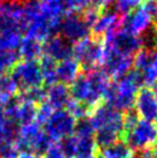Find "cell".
Wrapping results in <instances>:
<instances>
[{"label":"cell","mask_w":157,"mask_h":158,"mask_svg":"<svg viewBox=\"0 0 157 158\" xmlns=\"http://www.w3.org/2000/svg\"><path fill=\"white\" fill-rule=\"evenodd\" d=\"M81 67L73 57L57 62V80L59 83L72 84L80 75Z\"/></svg>","instance_id":"18"},{"label":"cell","mask_w":157,"mask_h":158,"mask_svg":"<svg viewBox=\"0 0 157 158\" xmlns=\"http://www.w3.org/2000/svg\"><path fill=\"white\" fill-rule=\"evenodd\" d=\"M18 98L22 102H28L34 105H40L42 103L46 102V89L44 87H37L29 90H24Z\"/></svg>","instance_id":"25"},{"label":"cell","mask_w":157,"mask_h":158,"mask_svg":"<svg viewBox=\"0 0 157 158\" xmlns=\"http://www.w3.org/2000/svg\"><path fill=\"white\" fill-rule=\"evenodd\" d=\"M150 150H151V157L157 158V144L155 145V147H153Z\"/></svg>","instance_id":"33"},{"label":"cell","mask_w":157,"mask_h":158,"mask_svg":"<svg viewBox=\"0 0 157 158\" xmlns=\"http://www.w3.org/2000/svg\"><path fill=\"white\" fill-rule=\"evenodd\" d=\"M95 158H100V152H98V154H97V156Z\"/></svg>","instance_id":"34"},{"label":"cell","mask_w":157,"mask_h":158,"mask_svg":"<svg viewBox=\"0 0 157 158\" xmlns=\"http://www.w3.org/2000/svg\"><path fill=\"white\" fill-rule=\"evenodd\" d=\"M18 53L23 60H37V58L42 56V45L39 42L31 40L29 37L22 38L18 48Z\"/></svg>","instance_id":"19"},{"label":"cell","mask_w":157,"mask_h":158,"mask_svg":"<svg viewBox=\"0 0 157 158\" xmlns=\"http://www.w3.org/2000/svg\"><path fill=\"white\" fill-rule=\"evenodd\" d=\"M39 67H40L42 77H43V84H46L48 87H50L54 83H58L57 61H54L53 59L46 56H43L39 61Z\"/></svg>","instance_id":"21"},{"label":"cell","mask_w":157,"mask_h":158,"mask_svg":"<svg viewBox=\"0 0 157 158\" xmlns=\"http://www.w3.org/2000/svg\"><path fill=\"white\" fill-rule=\"evenodd\" d=\"M89 120L96 132H106L118 135L122 140L124 135V113L109 106L100 104L92 109L89 114Z\"/></svg>","instance_id":"6"},{"label":"cell","mask_w":157,"mask_h":158,"mask_svg":"<svg viewBox=\"0 0 157 158\" xmlns=\"http://www.w3.org/2000/svg\"><path fill=\"white\" fill-rule=\"evenodd\" d=\"M36 112H37V106L36 105L19 99V105L16 112H15V123L18 125H21V126L35 123Z\"/></svg>","instance_id":"20"},{"label":"cell","mask_w":157,"mask_h":158,"mask_svg":"<svg viewBox=\"0 0 157 158\" xmlns=\"http://www.w3.org/2000/svg\"><path fill=\"white\" fill-rule=\"evenodd\" d=\"M72 97L70 88L62 83H54L46 90V103L53 110H65Z\"/></svg>","instance_id":"17"},{"label":"cell","mask_w":157,"mask_h":158,"mask_svg":"<svg viewBox=\"0 0 157 158\" xmlns=\"http://www.w3.org/2000/svg\"><path fill=\"white\" fill-rule=\"evenodd\" d=\"M100 158H135L134 151L131 150L124 142H118L100 152Z\"/></svg>","instance_id":"23"},{"label":"cell","mask_w":157,"mask_h":158,"mask_svg":"<svg viewBox=\"0 0 157 158\" xmlns=\"http://www.w3.org/2000/svg\"><path fill=\"white\" fill-rule=\"evenodd\" d=\"M133 66L139 72L142 84L148 88L157 85V51L149 48H141L136 53Z\"/></svg>","instance_id":"11"},{"label":"cell","mask_w":157,"mask_h":158,"mask_svg":"<svg viewBox=\"0 0 157 158\" xmlns=\"http://www.w3.org/2000/svg\"><path fill=\"white\" fill-rule=\"evenodd\" d=\"M18 30H8L0 32V51H16L22 37Z\"/></svg>","instance_id":"24"},{"label":"cell","mask_w":157,"mask_h":158,"mask_svg":"<svg viewBox=\"0 0 157 158\" xmlns=\"http://www.w3.org/2000/svg\"><path fill=\"white\" fill-rule=\"evenodd\" d=\"M75 123L76 120L66 110H56L44 125V132L54 143L73 135Z\"/></svg>","instance_id":"9"},{"label":"cell","mask_w":157,"mask_h":158,"mask_svg":"<svg viewBox=\"0 0 157 158\" xmlns=\"http://www.w3.org/2000/svg\"><path fill=\"white\" fill-rule=\"evenodd\" d=\"M124 143L133 151L151 149L157 144V126L153 121L139 119L131 128L124 132Z\"/></svg>","instance_id":"5"},{"label":"cell","mask_w":157,"mask_h":158,"mask_svg":"<svg viewBox=\"0 0 157 158\" xmlns=\"http://www.w3.org/2000/svg\"><path fill=\"white\" fill-rule=\"evenodd\" d=\"M42 52L44 56L59 62L72 57V45L61 36L54 35L44 42L42 45Z\"/></svg>","instance_id":"16"},{"label":"cell","mask_w":157,"mask_h":158,"mask_svg":"<svg viewBox=\"0 0 157 158\" xmlns=\"http://www.w3.org/2000/svg\"><path fill=\"white\" fill-rule=\"evenodd\" d=\"M14 144L19 152L31 151L38 156H42L54 143L40 128V125L35 121L19 128L18 135L14 140Z\"/></svg>","instance_id":"3"},{"label":"cell","mask_w":157,"mask_h":158,"mask_svg":"<svg viewBox=\"0 0 157 158\" xmlns=\"http://www.w3.org/2000/svg\"><path fill=\"white\" fill-rule=\"evenodd\" d=\"M73 134L78 137H81V139H94L95 137V129L92 127L88 117L76 120Z\"/></svg>","instance_id":"27"},{"label":"cell","mask_w":157,"mask_h":158,"mask_svg":"<svg viewBox=\"0 0 157 158\" xmlns=\"http://www.w3.org/2000/svg\"><path fill=\"white\" fill-rule=\"evenodd\" d=\"M134 58L125 53L117 51L116 48L104 45V54L102 59L100 69L109 76L110 79H119L132 70Z\"/></svg>","instance_id":"8"},{"label":"cell","mask_w":157,"mask_h":158,"mask_svg":"<svg viewBox=\"0 0 157 158\" xmlns=\"http://www.w3.org/2000/svg\"><path fill=\"white\" fill-rule=\"evenodd\" d=\"M122 18L124 16L119 15L116 10H112V9L100 12L97 20L91 27L94 37L103 40V37L108 35L109 32H112V31L121 28Z\"/></svg>","instance_id":"15"},{"label":"cell","mask_w":157,"mask_h":158,"mask_svg":"<svg viewBox=\"0 0 157 158\" xmlns=\"http://www.w3.org/2000/svg\"><path fill=\"white\" fill-rule=\"evenodd\" d=\"M139 118L153 121L157 119V94L151 88H140L135 96L134 106Z\"/></svg>","instance_id":"13"},{"label":"cell","mask_w":157,"mask_h":158,"mask_svg":"<svg viewBox=\"0 0 157 158\" xmlns=\"http://www.w3.org/2000/svg\"><path fill=\"white\" fill-rule=\"evenodd\" d=\"M7 1H16V0H7Z\"/></svg>","instance_id":"35"},{"label":"cell","mask_w":157,"mask_h":158,"mask_svg":"<svg viewBox=\"0 0 157 158\" xmlns=\"http://www.w3.org/2000/svg\"><path fill=\"white\" fill-rule=\"evenodd\" d=\"M12 79L22 91L43 87V77L37 60H22L12 68Z\"/></svg>","instance_id":"7"},{"label":"cell","mask_w":157,"mask_h":158,"mask_svg":"<svg viewBox=\"0 0 157 158\" xmlns=\"http://www.w3.org/2000/svg\"><path fill=\"white\" fill-rule=\"evenodd\" d=\"M61 37L70 43H78L89 37L91 29L82 18V14L70 13L62 18L59 27Z\"/></svg>","instance_id":"12"},{"label":"cell","mask_w":157,"mask_h":158,"mask_svg":"<svg viewBox=\"0 0 157 158\" xmlns=\"http://www.w3.org/2000/svg\"><path fill=\"white\" fill-rule=\"evenodd\" d=\"M53 112V109L46 102L42 103L40 105L37 106V112H36V123L39 125H45V123L49 120Z\"/></svg>","instance_id":"30"},{"label":"cell","mask_w":157,"mask_h":158,"mask_svg":"<svg viewBox=\"0 0 157 158\" xmlns=\"http://www.w3.org/2000/svg\"><path fill=\"white\" fill-rule=\"evenodd\" d=\"M104 45L111 46L116 48L117 51L128 56H134L144 46L143 37L132 35L122 28H119L117 30L109 32L108 35L103 37Z\"/></svg>","instance_id":"10"},{"label":"cell","mask_w":157,"mask_h":158,"mask_svg":"<svg viewBox=\"0 0 157 158\" xmlns=\"http://www.w3.org/2000/svg\"><path fill=\"white\" fill-rule=\"evenodd\" d=\"M104 54V43L102 38L87 37L74 43L72 46V56L78 62L81 69L84 72L98 68L102 64Z\"/></svg>","instance_id":"4"},{"label":"cell","mask_w":157,"mask_h":158,"mask_svg":"<svg viewBox=\"0 0 157 158\" xmlns=\"http://www.w3.org/2000/svg\"><path fill=\"white\" fill-rule=\"evenodd\" d=\"M18 90V85L14 82L11 75H0V102L1 103H6L13 99L14 97H16Z\"/></svg>","instance_id":"22"},{"label":"cell","mask_w":157,"mask_h":158,"mask_svg":"<svg viewBox=\"0 0 157 158\" xmlns=\"http://www.w3.org/2000/svg\"><path fill=\"white\" fill-rule=\"evenodd\" d=\"M19 61L18 51H0V75L7 74Z\"/></svg>","instance_id":"26"},{"label":"cell","mask_w":157,"mask_h":158,"mask_svg":"<svg viewBox=\"0 0 157 158\" xmlns=\"http://www.w3.org/2000/svg\"><path fill=\"white\" fill-rule=\"evenodd\" d=\"M116 0H91V7L97 9L98 12H104L114 4Z\"/></svg>","instance_id":"31"},{"label":"cell","mask_w":157,"mask_h":158,"mask_svg":"<svg viewBox=\"0 0 157 158\" xmlns=\"http://www.w3.org/2000/svg\"><path fill=\"white\" fill-rule=\"evenodd\" d=\"M151 24L154 23L150 15L142 6H140L139 8L122 18L121 28L132 35L142 37V35L150 29Z\"/></svg>","instance_id":"14"},{"label":"cell","mask_w":157,"mask_h":158,"mask_svg":"<svg viewBox=\"0 0 157 158\" xmlns=\"http://www.w3.org/2000/svg\"><path fill=\"white\" fill-rule=\"evenodd\" d=\"M16 158H40V156L34 154L31 151H21L18 154Z\"/></svg>","instance_id":"32"},{"label":"cell","mask_w":157,"mask_h":158,"mask_svg":"<svg viewBox=\"0 0 157 158\" xmlns=\"http://www.w3.org/2000/svg\"><path fill=\"white\" fill-rule=\"evenodd\" d=\"M64 6L70 13L82 14L91 6V0H62Z\"/></svg>","instance_id":"29"},{"label":"cell","mask_w":157,"mask_h":158,"mask_svg":"<svg viewBox=\"0 0 157 158\" xmlns=\"http://www.w3.org/2000/svg\"><path fill=\"white\" fill-rule=\"evenodd\" d=\"M142 80L138 70H129L126 75L117 79L116 82H111L110 88L104 96L105 104L125 113L133 109L134 101Z\"/></svg>","instance_id":"2"},{"label":"cell","mask_w":157,"mask_h":158,"mask_svg":"<svg viewBox=\"0 0 157 158\" xmlns=\"http://www.w3.org/2000/svg\"><path fill=\"white\" fill-rule=\"evenodd\" d=\"M111 80L100 68L83 72L76 77L70 88L72 99L91 111L102 104Z\"/></svg>","instance_id":"1"},{"label":"cell","mask_w":157,"mask_h":158,"mask_svg":"<svg viewBox=\"0 0 157 158\" xmlns=\"http://www.w3.org/2000/svg\"><path fill=\"white\" fill-rule=\"evenodd\" d=\"M144 0H116L114 1V7L116 12L121 16H125L127 14L132 13L133 10L139 8L141 5L143 4Z\"/></svg>","instance_id":"28"}]
</instances>
